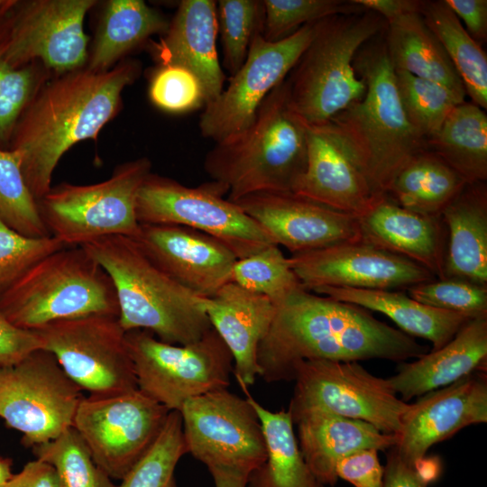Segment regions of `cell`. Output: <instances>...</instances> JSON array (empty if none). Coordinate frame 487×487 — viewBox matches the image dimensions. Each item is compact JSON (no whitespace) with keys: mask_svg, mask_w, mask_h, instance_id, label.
Here are the masks:
<instances>
[{"mask_svg":"<svg viewBox=\"0 0 487 487\" xmlns=\"http://www.w3.org/2000/svg\"><path fill=\"white\" fill-rule=\"evenodd\" d=\"M275 307L257 350L259 376L267 382L293 381L296 365L306 360L403 362L428 352L367 309L304 288Z\"/></svg>","mask_w":487,"mask_h":487,"instance_id":"obj_1","label":"cell"},{"mask_svg":"<svg viewBox=\"0 0 487 487\" xmlns=\"http://www.w3.org/2000/svg\"><path fill=\"white\" fill-rule=\"evenodd\" d=\"M126 60L106 71L78 69L43 85L19 116L8 149L20 159L25 182L39 201L51 188L52 173L75 143L96 139L119 108L124 88L139 76Z\"/></svg>","mask_w":487,"mask_h":487,"instance_id":"obj_2","label":"cell"},{"mask_svg":"<svg viewBox=\"0 0 487 487\" xmlns=\"http://www.w3.org/2000/svg\"><path fill=\"white\" fill-rule=\"evenodd\" d=\"M307 131L285 79L265 97L251 125L215 143L204 170L233 202L262 191L292 192L307 166Z\"/></svg>","mask_w":487,"mask_h":487,"instance_id":"obj_3","label":"cell"},{"mask_svg":"<svg viewBox=\"0 0 487 487\" xmlns=\"http://www.w3.org/2000/svg\"><path fill=\"white\" fill-rule=\"evenodd\" d=\"M80 246L110 276L118 300V320L125 332L144 329L164 343L184 345L212 329L207 298L168 275L134 239L109 235Z\"/></svg>","mask_w":487,"mask_h":487,"instance_id":"obj_4","label":"cell"},{"mask_svg":"<svg viewBox=\"0 0 487 487\" xmlns=\"http://www.w3.org/2000/svg\"><path fill=\"white\" fill-rule=\"evenodd\" d=\"M384 32L366 42L354 60L366 86L364 96L330 120L351 144L378 197L386 195L409 160L427 149L402 107Z\"/></svg>","mask_w":487,"mask_h":487,"instance_id":"obj_5","label":"cell"},{"mask_svg":"<svg viewBox=\"0 0 487 487\" xmlns=\"http://www.w3.org/2000/svg\"><path fill=\"white\" fill-rule=\"evenodd\" d=\"M387 25L370 10L317 23L311 41L286 78L291 106L308 124L328 122L364 96L366 86L356 74L354 60Z\"/></svg>","mask_w":487,"mask_h":487,"instance_id":"obj_6","label":"cell"},{"mask_svg":"<svg viewBox=\"0 0 487 487\" xmlns=\"http://www.w3.org/2000/svg\"><path fill=\"white\" fill-rule=\"evenodd\" d=\"M0 309L17 327L91 315L118 317L114 283L82 247L66 246L44 257L0 296Z\"/></svg>","mask_w":487,"mask_h":487,"instance_id":"obj_7","label":"cell"},{"mask_svg":"<svg viewBox=\"0 0 487 487\" xmlns=\"http://www.w3.org/2000/svg\"><path fill=\"white\" fill-rule=\"evenodd\" d=\"M151 167L149 159L140 158L118 166L99 183L51 187L38 203L50 234L67 246L109 235L135 239L141 229L137 197Z\"/></svg>","mask_w":487,"mask_h":487,"instance_id":"obj_8","label":"cell"},{"mask_svg":"<svg viewBox=\"0 0 487 487\" xmlns=\"http://www.w3.org/2000/svg\"><path fill=\"white\" fill-rule=\"evenodd\" d=\"M125 341L137 388L170 411H179L188 400L230 384L234 358L213 328L184 345L164 343L144 329L127 331Z\"/></svg>","mask_w":487,"mask_h":487,"instance_id":"obj_9","label":"cell"},{"mask_svg":"<svg viewBox=\"0 0 487 487\" xmlns=\"http://www.w3.org/2000/svg\"><path fill=\"white\" fill-rule=\"evenodd\" d=\"M223 194L213 181L190 188L151 173L138 193L137 219L140 225H174L199 231L221 242L237 259L274 244L253 218Z\"/></svg>","mask_w":487,"mask_h":487,"instance_id":"obj_10","label":"cell"},{"mask_svg":"<svg viewBox=\"0 0 487 487\" xmlns=\"http://www.w3.org/2000/svg\"><path fill=\"white\" fill-rule=\"evenodd\" d=\"M83 397L81 388L44 349L0 367V418L22 434L27 447L54 440L71 427Z\"/></svg>","mask_w":487,"mask_h":487,"instance_id":"obj_11","label":"cell"},{"mask_svg":"<svg viewBox=\"0 0 487 487\" xmlns=\"http://www.w3.org/2000/svg\"><path fill=\"white\" fill-rule=\"evenodd\" d=\"M291 417L317 409L367 422L398 435L409 403L400 400L388 379L374 376L358 362L306 360L294 370Z\"/></svg>","mask_w":487,"mask_h":487,"instance_id":"obj_12","label":"cell"},{"mask_svg":"<svg viewBox=\"0 0 487 487\" xmlns=\"http://www.w3.org/2000/svg\"><path fill=\"white\" fill-rule=\"evenodd\" d=\"M170 410L139 389L83 397L72 427L95 463L114 480H122L150 449Z\"/></svg>","mask_w":487,"mask_h":487,"instance_id":"obj_13","label":"cell"},{"mask_svg":"<svg viewBox=\"0 0 487 487\" xmlns=\"http://www.w3.org/2000/svg\"><path fill=\"white\" fill-rule=\"evenodd\" d=\"M34 331L41 349L51 353L66 374L89 395L138 389L126 332L118 317L91 315L60 320Z\"/></svg>","mask_w":487,"mask_h":487,"instance_id":"obj_14","label":"cell"},{"mask_svg":"<svg viewBox=\"0 0 487 487\" xmlns=\"http://www.w3.org/2000/svg\"><path fill=\"white\" fill-rule=\"evenodd\" d=\"M317 23L276 41L265 40L258 32L228 87L205 106L198 124L201 135L217 143L251 125L265 97L286 79L311 41Z\"/></svg>","mask_w":487,"mask_h":487,"instance_id":"obj_15","label":"cell"},{"mask_svg":"<svg viewBox=\"0 0 487 487\" xmlns=\"http://www.w3.org/2000/svg\"><path fill=\"white\" fill-rule=\"evenodd\" d=\"M179 412L187 453L207 468L250 473L265 461L261 421L246 398L216 390L188 400Z\"/></svg>","mask_w":487,"mask_h":487,"instance_id":"obj_16","label":"cell"},{"mask_svg":"<svg viewBox=\"0 0 487 487\" xmlns=\"http://www.w3.org/2000/svg\"><path fill=\"white\" fill-rule=\"evenodd\" d=\"M94 0L14 1L8 12L5 59L14 68L41 61L67 73L87 60L84 19Z\"/></svg>","mask_w":487,"mask_h":487,"instance_id":"obj_17","label":"cell"},{"mask_svg":"<svg viewBox=\"0 0 487 487\" xmlns=\"http://www.w3.org/2000/svg\"><path fill=\"white\" fill-rule=\"evenodd\" d=\"M289 260L309 291L322 287L393 290L435 280L423 266L362 240L292 254Z\"/></svg>","mask_w":487,"mask_h":487,"instance_id":"obj_18","label":"cell"},{"mask_svg":"<svg viewBox=\"0 0 487 487\" xmlns=\"http://www.w3.org/2000/svg\"><path fill=\"white\" fill-rule=\"evenodd\" d=\"M292 254L361 240L358 218L291 191H262L234 201Z\"/></svg>","mask_w":487,"mask_h":487,"instance_id":"obj_19","label":"cell"},{"mask_svg":"<svg viewBox=\"0 0 487 487\" xmlns=\"http://www.w3.org/2000/svg\"><path fill=\"white\" fill-rule=\"evenodd\" d=\"M307 166L292 192L359 217L378 197L351 144L331 121L308 124Z\"/></svg>","mask_w":487,"mask_h":487,"instance_id":"obj_20","label":"cell"},{"mask_svg":"<svg viewBox=\"0 0 487 487\" xmlns=\"http://www.w3.org/2000/svg\"><path fill=\"white\" fill-rule=\"evenodd\" d=\"M486 422L487 375L477 372L409 404L393 447L404 461L416 464L432 446L464 427Z\"/></svg>","mask_w":487,"mask_h":487,"instance_id":"obj_21","label":"cell"},{"mask_svg":"<svg viewBox=\"0 0 487 487\" xmlns=\"http://www.w3.org/2000/svg\"><path fill=\"white\" fill-rule=\"evenodd\" d=\"M134 240L162 271L203 298L230 282L237 260L216 238L181 225H141Z\"/></svg>","mask_w":487,"mask_h":487,"instance_id":"obj_22","label":"cell"},{"mask_svg":"<svg viewBox=\"0 0 487 487\" xmlns=\"http://www.w3.org/2000/svg\"><path fill=\"white\" fill-rule=\"evenodd\" d=\"M275 310V305L267 297L231 281L206 299L212 328L233 355V373L243 391L252 386L259 376L257 350Z\"/></svg>","mask_w":487,"mask_h":487,"instance_id":"obj_23","label":"cell"},{"mask_svg":"<svg viewBox=\"0 0 487 487\" xmlns=\"http://www.w3.org/2000/svg\"><path fill=\"white\" fill-rule=\"evenodd\" d=\"M358 218L361 240L407 258L445 279L444 223L404 208L387 196Z\"/></svg>","mask_w":487,"mask_h":487,"instance_id":"obj_24","label":"cell"},{"mask_svg":"<svg viewBox=\"0 0 487 487\" xmlns=\"http://www.w3.org/2000/svg\"><path fill=\"white\" fill-rule=\"evenodd\" d=\"M217 32L216 1L183 0L156 47L161 65L183 67L198 78L206 105L222 93L225 80L216 50Z\"/></svg>","mask_w":487,"mask_h":487,"instance_id":"obj_25","label":"cell"},{"mask_svg":"<svg viewBox=\"0 0 487 487\" xmlns=\"http://www.w3.org/2000/svg\"><path fill=\"white\" fill-rule=\"evenodd\" d=\"M300 452L317 480L335 487L336 464L356 451H385L397 443V435L385 434L371 424L326 411L311 409L292 417Z\"/></svg>","mask_w":487,"mask_h":487,"instance_id":"obj_26","label":"cell"},{"mask_svg":"<svg viewBox=\"0 0 487 487\" xmlns=\"http://www.w3.org/2000/svg\"><path fill=\"white\" fill-rule=\"evenodd\" d=\"M487 371V317L467 321L445 345L411 363H402L388 381L408 401Z\"/></svg>","mask_w":487,"mask_h":487,"instance_id":"obj_27","label":"cell"},{"mask_svg":"<svg viewBox=\"0 0 487 487\" xmlns=\"http://www.w3.org/2000/svg\"><path fill=\"white\" fill-rule=\"evenodd\" d=\"M440 217L447 230L445 278L487 286V187L467 183Z\"/></svg>","mask_w":487,"mask_h":487,"instance_id":"obj_28","label":"cell"},{"mask_svg":"<svg viewBox=\"0 0 487 487\" xmlns=\"http://www.w3.org/2000/svg\"><path fill=\"white\" fill-rule=\"evenodd\" d=\"M312 292L380 312L405 334L426 339L436 350L448 343L470 318L420 303L401 291L322 287Z\"/></svg>","mask_w":487,"mask_h":487,"instance_id":"obj_29","label":"cell"},{"mask_svg":"<svg viewBox=\"0 0 487 487\" xmlns=\"http://www.w3.org/2000/svg\"><path fill=\"white\" fill-rule=\"evenodd\" d=\"M383 38L394 69L438 83L465 101L466 93L460 77L420 13L409 14L389 23Z\"/></svg>","mask_w":487,"mask_h":487,"instance_id":"obj_30","label":"cell"},{"mask_svg":"<svg viewBox=\"0 0 487 487\" xmlns=\"http://www.w3.org/2000/svg\"><path fill=\"white\" fill-rule=\"evenodd\" d=\"M244 391L259 417L266 445V459L249 473L247 487H326L314 476L300 452L290 411H271L248 390Z\"/></svg>","mask_w":487,"mask_h":487,"instance_id":"obj_31","label":"cell"},{"mask_svg":"<svg viewBox=\"0 0 487 487\" xmlns=\"http://www.w3.org/2000/svg\"><path fill=\"white\" fill-rule=\"evenodd\" d=\"M426 145L467 183L486 181L487 115L475 104L456 105Z\"/></svg>","mask_w":487,"mask_h":487,"instance_id":"obj_32","label":"cell"},{"mask_svg":"<svg viewBox=\"0 0 487 487\" xmlns=\"http://www.w3.org/2000/svg\"><path fill=\"white\" fill-rule=\"evenodd\" d=\"M466 184L455 170L426 149L398 171L385 196L409 210L440 216Z\"/></svg>","mask_w":487,"mask_h":487,"instance_id":"obj_33","label":"cell"},{"mask_svg":"<svg viewBox=\"0 0 487 487\" xmlns=\"http://www.w3.org/2000/svg\"><path fill=\"white\" fill-rule=\"evenodd\" d=\"M170 23L142 0H111L95 39L88 68L106 71L149 37L166 33Z\"/></svg>","mask_w":487,"mask_h":487,"instance_id":"obj_34","label":"cell"},{"mask_svg":"<svg viewBox=\"0 0 487 487\" xmlns=\"http://www.w3.org/2000/svg\"><path fill=\"white\" fill-rule=\"evenodd\" d=\"M421 15L442 44L472 103L487 108V56L445 0L424 1Z\"/></svg>","mask_w":487,"mask_h":487,"instance_id":"obj_35","label":"cell"},{"mask_svg":"<svg viewBox=\"0 0 487 487\" xmlns=\"http://www.w3.org/2000/svg\"><path fill=\"white\" fill-rule=\"evenodd\" d=\"M14 5V4H13ZM12 7V6H11ZM10 7V8H11ZM9 8V9H10ZM0 15V148L8 149L14 125L45 78V68L38 61L21 68L5 59L8 40V12Z\"/></svg>","mask_w":487,"mask_h":487,"instance_id":"obj_36","label":"cell"},{"mask_svg":"<svg viewBox=\"0 0 487 487\" xmlns=\"http://www.w3.org/2000/svg\"><path fill=\"white\" fill-rule=\"evenodd\" d=\"M230 281L267 297L275 306L303 288L289 258L276 244L237 259L231 271Z\"/></svg>","mask_w":487,"mask_h":487,"instance_id":"obj_37","label":"cell"},{"mask_svg":"<svg viewBox=\"0 0 487 487\" xmlns=\"http://www.w3.org/2000/svg\"><path fill=\"white\" fill-rule=\"evenodd\" d=\"M185 454L181 415L170 410L155 442L117 487H178L175 469Z\"/></svg>","mask_w":487,"mask_h":487,"instance_id":"obj_38","label":"cell"},{"mask_svg":"<svg viewBox=\"0 0 487 487\" xmlns=\"http://www.w3.org/2000/svg\"><path fill=\"white\" fill-rule=\"evenodd\" d=\"M394 72L405 115L425 141L439 130L456 105L464 102L438 83L402 70Z\"/></svg>","mask_w":487,"mask_h":487,"instance_id":"obj_39","label":"cell"},{"mask_svg":"<svg viewBox=\"0 0 487 487\" xmlns=\"http://www.w3.org/2000/svg\"><path fill=\"white\" fill-rule=\"evenodd\" d=\"M0 217L16 232L30 237L51 235L39 204L23 178L18 154L0 148Z\"/></svg>","mask_w":487,"mask_h":487,"instance_id":"obj_40","label":"cell"},{"mask_svg":"<svg viewBox=\"0 0 487 487\" xmlns=\"http://www.w3.org/2000/svg\"><path fill=\"white\" fill-rule=\"evenodd\" d=\"M32 452L55 468L64 487H117L95 463L73 427L54 440L33 446Z\"/></svg>","mask_w":487,"mask_h":487,"instance_id":"obj_41","label":"cell"},{"mask_svg":"<svg viewBox=\"0 0 487 487\" xmlns=\"http://www.w3.org/2000/svg\"><path fill=\"white\" fill-rule=\"evenodd\" d=\"M223 66L234 75L244 64L253 36L262 32L264 9L261 0L216 1Z\"/></svg>","mask_w":487,"mask_h":487,"instance_id":"obj_42","label":"cell"},{"mask_svg":"<svg viewBox=\"0 0 487 487\" xmlns=\"http://www.w3.org/2000/svg\"><path fill=\"white\" fill-rule=\"evenodd\" d=\"M264 18L262 34L270 41L282 40L302 26L338 14H353L366 9L354 0H262Z\"/></svg>","mask_w":487,"mask_h":487,"instance_id":"obj_43","label":"cell"},{"mask_svg":"<svg viewBox=\"0 0 487 487\" xmlns=\"http://www.w3.org/2000/svg\"><path fill=\"white\" fill-rule=\"evenodd\" d=\"M409 296L425 305L463 315L487 317V286L456 278L433 280L407 289Z\"/></svg>","mask_w":487,"mask_h":487,"instance_id":"obj_44","label":"cell"},{"mask_svg":"<svg viewBox=\"0 0 487 487\" xmlns=\"http://www.w3.org/2000/svg\"><path fill=\"white\" fill-rule=\"evenodd\" d=\"M66 246L53 235L25 236L0 217V296L35 263Z\"/></svg>","mask_w":487,"mask_h":487,"instance_id":"obj_45","label":"cell"},{"mask_svg":"<svg viewBox=\"0 0 487 487\" xmlns=\"http://www.w3.org/2000/svg\"><path fill=\"white\" fill-rule=\"evenodd\" d=\"M149 96L159 108L170 113H187L206 105L202 86L188 69L161 65L152 78Z\"/></svg>","mask_w":487,"mask_h":487,"instance_id":"obj_46","label":"cell"},{"mask_svg":"<svg viewBox=\"0 0 487 487\" xmlns=\"http://www.w3.org/2000/svg\"><path fill=\"white\" fill-rule=\"evenodd\" d=\"M335 474L354 487H382L384 466L378 450L367 448L342 458L335 466Z\"/></svg>","mask_w":487,"mask_h":487,"instance_id":"obj_47","label":"cell"},{"mask_svg":"<svg viewBox=\"0 0 487 487\" xmlns=\"http://www.w3.org/2000/svg\"><path fill=\"white\" fill-rule=\"evenodd\" d=\"M38 349H41L38 334L17 327L0 309V367L15 364Z\"/></svg>","mask_w":487,"mask_h":487,"instance_id":"obj_48","label":"cell"},{"mask_svg":"<svg viewBox=\"0 0 487 487\" xmlns=\"http://www.w3.org/2000/svg\"><path fill=\"white\" fill-rule=\"evenodd\" d=\"M388 450L382 487H427L432 482L422 471L420 462L409 464L393 446Z\"/></svg>","mask_w":487,"mask_h":487,"instance_id":"obj_49","label":"cell"},{"mask_svg":"<svg viewBox=\"0 0 487 487\" xmlns=\"http://www.w3.org/2000/svg\"><path fill=\"white\" fill-rule=\"evenodd\" d=\"M449 8L464 22V29L478 43L487 39L486 0H445Z\"/></svg>","mask_w":487,"mask_h":487,"instance_id":"obj_50","label":"cell"},{"mask_svg":"<svg viewBox=\"0 0 487 487\" xmlns=\"http://www.w3.org/2000/svg\"><path fill=\"white\" fill-rule=\"evenodd\" d=\"M5 487H64L55 468L49 463L35 459L24 464L13 475Z\"/></svg>","mask_w":487,"mask_h":487,"instance_id":"obj_51","label":"cell"},{"mask_svg":"<svg viewBox=\"0 0 487 487\" xmlns=\"http://www.w3.org/2000/svg\"><path fill=\"white\" fill-rule=\"evenodd\" d=\"M366 10L381 15L387 24L403 15L421 13L423 2L420 0H354Z\"/></svg>","mask_w":487,"mask_h":487,"instance_id":"obj_52","label":"cell"},{"mask_svg":"<svg viewBox=\"0 0 487 487\" xmlns=\"http://www.w3.org/2000/svg\"><path fill=\"white\" fill-rule=\"evenodd\" d=\"M215 487H247L249 473L234 468L213 466L207 468Z\"/></svg>","mask_w":487,"mask_h":487,"instance_id":"obj_53","label":"cell"},{"mask_svg":"<svg viewBox=\"0 0 487 487\" xmlns=\"http://www.w3.org/2000/svg\"><path fill=\"white\" fill-rule=\"evenodd\" d=\"M12 464L11 459L0 457V487H5L13 477Z\"/></svg>","mask_w":487,"mask_h":487,"instance_id":"obj_54","label":"cell"},{"mask_svg":"<svg viewBox=\"0 0 487 487\" xmlns=\"http://www.w3.org/2000/svg\"><path fill=\"white\" fill-rule=\"evenodd\" d=\"M14 3V1L0 0V15L6 12Z\"/></svg>","mask_w":487,"mask_h":487,"instance_id":"obj_55","label":"cell"}]
</instances>
